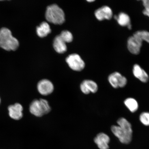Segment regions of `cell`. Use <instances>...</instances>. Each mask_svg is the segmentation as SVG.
Returning a JSON list of instances; mask_svg holds the SVG:
<instances>
[{"mask_svg": "<svg viewBox=\"0 0 149 149\" xmlns=\"http://www.w3.org/2000/svg\"><path fill=\"white\" fill-rule=\"evenodd\" d=\"M96 17L100 21L110 20L112 17L113 12L111 9L107 6H104L98 8L95 12Z\"/></svg>", "mask_w": 149, "mask_h": 149, "instance_id": "9c48e42d", "label": "cell"}, {"mask_svg": "<svg viewBox=\"0 0 149 149\" xmlns=\"http://www.w3.org/2000/svg\"><path fill=\"white\" fill-rule=\"evenodd\" d=\"M143 40L134 33L128 38L127 42V48L130 53L138 55L140 53Z\"/></svg>", "mask_w": 149, "mask_h": 149, "instance_id": "52a82bcc", "label": "cell"}, {"mask_svg": "<svg viewBox=\"0 0 149 149\" xmlns=\"http://www.w3.org/2000/svg\"><path fill=\"white\" fill-rule=\"evenodd\" d=\"M66 43V42L60 35L56 36L53 42V47L55 51L58 53H64L67 49Z\"/></svg>", "mask_w": 149, "mask_h": 149, "instance_id": "5bb4252c", "label": "cell"}, {"mask_svg": "<svg viewBox=\"0 0 149 149\" xmlns=\"http://www.w3.org/2000/svg\"><path fill=\"white\" fill-rule=\"evenodd\" d=\"M37 88L40 94L47 96L53 93L54 86L51 81L48 79H44L39 82L37 84Z\"/></svg>", "mask_w": 149, "mask_h": 149, "instance_id": "ba28073f", "label": "cell"}, {"mask_svg": "<svg viewBox=\"0 0 149 149\" xmlns=\"http://www.w3.org/2000/svg\"><path fill=\"white\" fill-rule=\"evenodd\" d=\"M81 92L85 94H88L91 92L93 93L97 92L98 86L97 84L91 80L84 81L80 85Z\"/></svg>", "mask_w": 149, "mask_h": 149, "instance_id": "30bf717a", "label": "cell"}, {"mask_svg": "<svg viewBox=\"0 0 149 149\" xmlns=\"http://www.w3.org/2000/svg\"><path fill=\"white\" fill-rule=\"evenodd\" d=\"M142 1L145 8L143 11V14L149 17V0H143Z\"/></svg>", "mask_w": 149, "mask_h": 149, "instance_id": "44dd1931", "label": "cell"}, {"mask_svg": "<svg viewBox=\"0 0 149 149\" xmlns=\"http://www.w3.org/2000/svg\"><path fill=\"white\" fill-rule=\"evenodd\" d=\"M1 98H0V104H1Z\"/></svg>", "mask_w": 149, "mask_h": 149, "instance_id": "603a6c76", "label": "cell"}, {"mask_svg": "<svg viewBox=\"0 0 149 149\" xmlns=\"http://www.w3.org/2000/svg\"><path fill=\"white\" fill-rule=\"evenodd\" d=\"M51 110L48 102L43 99L33 100L29 107L31 113L37 117H41L44 115L47 114Z\"/></svg>", "mask_w": 149, "mask_h": 149, "instance_id": "277c9868", "label": "cell"}, {"mask_svg": "<svg viewBox=\"0 0 149 149\" xmlns=\"http://www.w3.org/2000/svg\"><path fill=\"white\" fill-rule=\"evenodd\" d=\"M66 42H70L73 40V36L71 33L68 31H63L59 35Z\"/></svg>", "mask_w": 149, "mask_h": 149, "instance_id": "ffe728a7", "label": "cell"}, {"mask_svg": "<svg viewBox=\"0 0 149 149\" xmlns=\"http://www.w3.org/2000/svg\"><path fill=\"white\" fill-rule=\"evenodd\" d=\"M108 81L113 88H123L126 85L127 79L120 72H115L111 73L108 77Z\"/></svg>", "mask_w": 149, "mask_h": 149, "instance_id": "8992f818", "label": "cell"}, {"mask_svg": "<svg viewBox=\"0 0 149 149\" xmlns=\"http://www.w3.org/2000/svg\"><path fill=\"white\" fill-rule=\"evenodd\" d=\"M45 17L48 22L57 25L62 24L65 20L64 11L56 4L52 5L47 7Z\"/></svg>", "mask_w": 149, "mask_h": 149, "instance_id": "3957f363", "label": "cell"}, {"mask_svg": "<svg viewBox=\"0 0 149 149\" xmlns=\"http://www.w3.org/2000/svg\"><path fill=\"white\" fill-rule=\"evenodd\" d=\"M135 34L139 36L143 41L148 42L149 43V32L145 31H138Z\"/></svg>", "mask_w": 149, "mask_h": 149, "instance_id": "ac0fdd59", "label": "cell"}, {"mask_svg": "<svg viewBox=\"0 0 149 149\" xmlns=\"http://www.w3.org/2000/svg\"><path fill=\"white\" fill-rule=\"evenodd\" d=\"M36 31L39 37H44L47 36L51 32V30L49 24L47 22H44L37 27Z\"/></svg>", "mask_w": 149, "mask_h": 149, "instance_id": "2e32d148", "label": "cell"}, {"mask_svg": "<svg viewBox=\"0 0 149 149\" xmlns=\"http://www.w3.org/2000/svg\"><path fill=\"white\" fill-rule=\"evenodd\" d=\"M124 103L126 107L132 113H135L139 109L138 103L134 98H127L125 100Z\"/></svg>", "mask_w": 149, "mask_h": 149, "instance_id": "e0dca14e", "label": "cell"}, {"mask_svg": "<svg viewBox=\"0 0 149 149\" xmlns=\"http://www.w3.org/2000/svg\"><path fill=\"white\" fill-rule=\"evenodd\" d=\"M139 120L144 125L149 126V113L143 112L139 116Z\"/></svg>", "mask_w": 149, "mask_h": 149, "instance_id": "d6986e66", "label": "cell"}, {"mask_svg": "<svg viewBox=\"0 0 149 149\" xmlns=\"http://www.w3.org/2000/svg\"><path fill=\"white\" fill-rule=\"evenodd\" d=\"M118 125L111 127L112 132L123 144H127L131 142L133 130L131 124L125 118L121 117L117 121Z\"/></svg>", "mask_w": 149, "mask_h": 149, "instance_id": "6da1fadb", "label": "cell"}, {"mask_svg": "<svg viewBox=\"0 0 149 149\" xmlns=\"http://www.w3.org/2000/svg\"><path fill=\"white\" fill-rule=\"evenodd\" d=\"M133 72L135 77L142 82L146 83L149 81V77L148 74L139 65H134Z\"/></svg>", "mask_w": 149, "mask_h": 149, "instance_id": "4fadbf2b", "label": "cell"}, {"mask_svg": "<svg viewBox=\"0 0 149 149\" xmlns=\"http://www.w3.org/2000/svg\"><path fill=\"white\" fill-rule=\"evenodd\" d=\"M19 46L18 40L13 36L11 31L6 28L0 29V47L6 51H15Z\"/></svg>", "mask_w": 149, "mask_h": 149, "instance_id": "7a4b0ae2", "label": "cell"}, {"mask_svg": "<svg viewBox=\"0 0 149 149\" xmlns=\"http://www.w3.org/2000/svg\"><path fill=\"white\" fill-rule=\"evenodd\" d=\"M88 2H92L94 1H93V0H91V1H89V0H88V1H87Z\"/></svg>", "mask_w": 149, "mask_h": 149, "instance_id": "7402d4cb", "label": "cell"}, {"mask_svg": "<svg viewBox=\"0 0 149 149\" xmlns=\"http://www.w3.org/2000/svg\"><path fill=\"white\" fill-rule=\"evenodd\" d=\"M94 142L100 149H109V144L110 139L107 134L100 133L95 138Z\"/></svg>", "mask_w": 149, "mask_h": 149, "instance_id": "7c38bea8", "label": "cell"}, {"mask_svg": "<svg viewBox=\"0 0 149 149\" xmlns=\"http://www.w3.org/2000/svg\"><path fill=\"white\" fill-rule=\"evenodd\" d=\"M114 18L120 26H122L127 27L128 29L130 30L132 29L130 18L127 14L121 12L118 16H115Z\"/></svg>", "mask_w": 149, "mask_h": 149, "instance_id": "9a60e30c", "label": "cell"}, {"mask_svg": "<svg viewBox=\"0 0 149 149\" xmlns=\"http://www.w3.org/2000/svg\"><path fill=\"white\" fill-rule=\"evenodd\" d=\"M8 110L9 116L14 120H19L23 117V107L19 103L9 106Z\"/></svg>", "mask_w": 149, "mask_h": 149, "instance_id": "8fae6325", "label": "cell"}, {"mask_svg": "<svg viewBox=\"0 0 149 149\" xmlns=\"http://www.w3.org/2000/svg\"><path fill=\"white\" fill-rule=\"evenodd\" d=\"M66 61L72 70L81 71L85 67V63L80 56L76 54H72L66 58Z\"/></svg>", "mask_w": 149, "mask_h": 149, "instance_id": "5b68a950", "label": "cell"}]
</instances>
